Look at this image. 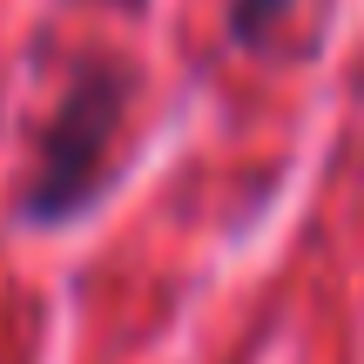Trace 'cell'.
I'll use <instances>...</instances> for the list:
<instances>
[{"mask_svg": "<svg viewBox=\"0 0 364 364\" xmlns=\"http://www.w3.org/2000/svg\"><path fill=\"white\" fill-rule=\"evenodd\" d=\"M129 68L115 61H81L68 75L61 102H54L48 129H41V149H34V176H27V196H21V216L54 230V223H75L81 209L102 203L108 189V149L122 135V115H129Z\"/></svg>", "mask_w": 364, "mask_h": 364, "instance_id": "6da1fadb", "label": "cell"}, {"mask_svg": "<svg viewBox=\"0 0 364 364\" xmlns=\"http://www.w3.org/2000/svg\"><path fill=\"white\" fill-rule=\"evenodd\" d=\"M284 14H290V0H230V41L236 48H263Z\"/></svg>", "mask_w": 364, "mask_h": 364, "instance_id": "7a4b0ae2", "label": "cell"}]
</instances>
